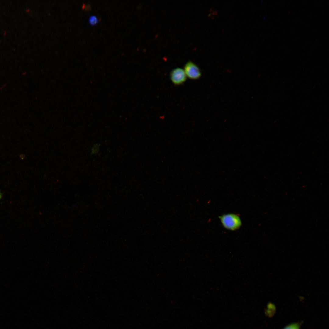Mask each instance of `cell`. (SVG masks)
Wrapping results in <instances>:
<instances>
[{
	"label": "cell",
	"instance_id": "cell-1",
	"mask_svg": "<svg viewBox=\"0 0 329 329\" xmlns=\"http://www.w3.org/2000/svg\"><path fill=\"white\" fill-rule=\"evenodd\" d=\"M219 218L223 227L230 231H234L238 229L242 225L240 217L234 213L223 214L219 216Z\"/></svg>",
	"mask_w": 329,
	"mask_h": 329
},
{
	"label": "cell",
	"instance_id": "cell-2",
	"mask_svg": "<svg viewBox=\"0 0 329 329\" xmlns=\"http://www.w3.org/2000/svg\"><path fill=\"white\" fill-rule=\"evenodd\" d=\"M184 70L187 77L190 79L197 80L201 76V73L199 68L192 61H189L186 63Z\"/></svg>",
	"mask_w": 329,
	"mask_h": 329
},
{
	"label": "cell",
	"instance_id": "cell-3",
	"mask_svg": "<svg viewBox=\"0 0 329 329\" xmlns=\"http://www.w3.org/2000/svg\"><path fill=\"white\" fill-rule=\"evenodd\" d=\"M170 76L171 81L175 85L182 84L187 79L184 69L180 68L173 69L171 72Z\"/></svg>",
	"mask_w": 329,
	"mask_h": 329
},
{
	"label": "cell",
	"instance_id": "cell-4",
	"mask_svg": "<svg viewBox=\"0 0 329 329\" xmlns=\"http://www.w3.org/2000/svg\"><path fill=\"white\" fill-rule=\"evenodd\" d=\"M300 324L299 323H292L284 327L283 329H300Z\"/></svg>",
	"mask_w": 329,
	"mask_h": 329
},
{
	"label": "cell",
	"instance_id": "cell-5",
	"mask_svg": "<svg viewBox=\"0 0 329 329\" xmlns=\"http://www.w3.org/2000/svg\"><path fill=\"white\" fill-rule=\"evenodd\" d=\"M98 19L97 17L94 15L91 16L89 18V22L90 25H94L98 22Z\"/></svg>",
	"mask_w": 329,
	"mask_h": 329
},
{
	"label": "cell",
	"instance_id": "cell-6",
	"mask_svg": "<svg viewBox=\"0 0 329 329\" xmlns=\"http://www.w3.org/2000/svg\"><path fill=\"white\" fill-rule=\"evenodd\" d=\"M2 196V193L0 191V200L1 199Z\"/></svg>",
	"mask_w": 329,
	"mask_h": 329
}]
</instances>
